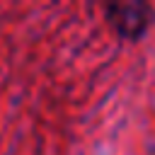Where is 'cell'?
<instances>
[{
  "mask_svg": "<svg viewBox=\"0 0 155 155\" xmlns=\"http://www.w3.org/2000/svg\"><path fill=\"white\" fill-rule=\"evenodd\" d=\"M109 24L126 39H138L153 24V7L148 2H111L104 5Z\"/></svg>",
  "mask_w": 155,
  "mask_h": 155,
  "instance_id": "1",
  "label": "cell"
}]
</instances>
